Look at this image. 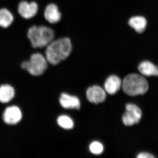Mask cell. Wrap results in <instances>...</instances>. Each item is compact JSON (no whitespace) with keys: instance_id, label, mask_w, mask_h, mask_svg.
Listing matches in <instances>:
<instances>
[{"instance_id":"6da1fadb","label":"cell","mask_w":158,"mask_h":158,"mask_svg":"<svg viewBox=\"0 0 158 158\" xmlns=\"http://www.w3.org/2000/svg\"><path fill=\"white\" fill-rule=\"evenodd\" d=\"M72 45L70 39L67 37L54 40L46 47L44 56L51 65H56L65 60L70 55Z\"/></svg>"},{"instance_id":"7a4b0ae2","label":"cell","mask_w":158,"mask_h":158,"mask_svg":"<svg viewBox=\"0 0 158 158\" xmlns=\"http://www.w3.org/2000/svg\"><path fill=\"white\" fill-rule=\"evenodd\" d=\"M28 38L34 49H43L49 44L55 38V32L46 25H33L27 31Z\"/></svg>"},{"instance_id":"3957f363","label":"cell","mask_w":158,"mask_h":158,"mask_svg":"<svg viewBox=\"0 0 158 158\" xmlns=\"http://www.w3.org/2000/svg\"><path fill=\"white\" fill-rule=\"evenodd\" d=\"M122 88L127 95L136 96L147 93L149 89V84L145 77L141 74L131 73L123 79Z\"/></svg>"},{"instance_id":"277c9868","label":"cell","mask_w":158,"mask_h":158,"mask_svg":"<svg viewBox=\"0 0 158 158\" xmlns=\"http://www.w3.org/2000/svg\"><path fill=\"white\" fill-rule=\"evenodd\" d=\"M48 63L44 55L36 52L31 54L29 59L22 61L20 67L31 75L38 77L45 72L48 68Z\"/></svg>"},{"instance_id":"5b68a950","label":"cell","mask_w":158,"mask_h":158,"mask_svg":"<svg viewBox=\"0 0 158 158\" xmlns=\"http://www.w3.org/2000/svg\"><path fill=\"white\" fill-rule=\"evenodd\" d=\"M142 117V111L138 106L128 103L126 106V112L123 115L122 121L126 126H132L139 123Z\"/></svg>"},{"instance_id":"8992f818","label":"cell","mask_w":158,"mask_h":158,"mask_svg":"<svg viewBox=\"0 0 158 158\" xmlns=\"http://www.w3.org/2000/svg\"><path fill=\"white\" fill-rule=\"evenodd\" d=\"M18 12L21 17L26 19H30L37 15L39 11L38 3L35 1L28 2L23 0L19 3Z\"/></svg>"},{"instance_id":"52a82bcc","label":"cell","mask_w":158,"mask_h":158,"mask_svg":"<svg viewBox=\"0 0 158 158\" xmlns=\"http://www.w3.org/2000/svg\"><path fill=\"white\" fill-rule=\"evenodd\" d=\"M21 110L18 106L13 105L8 107L3 112L2 119L6 124L15 125L19 123L22 119Z\"/></svg>"},{"instance_id":"ba28073f","label":"cell","mask_w":158,"mask_h":158,"mask_svg":"<svg viewBox=\"0 0 158 158\" xmlns=\"http://www.w3.org/2000/svg\"><path fill=\"white\" fill-rule=\"evenodd\" d=\"M87 98L90 102L98 104L105 101L106 98V92L100 87L97 85L88 88L86 92Z\"/></svg>"},{"instance_id":"9c48e42d","label":"cell","mask_w":158,"mask_h":158,"mask_svg":"<svg viewBox=\"0 0 158 158\" xmlns=\"http://www.w3.org/2000/svg\"><path fill=\"white\" fill-rule=\"evenodd\" d=\"M44 17L48 23L55 24L61 19V14L56 5L50 3L47 5L44 11Z\"/></svg>"},{"instance_id":"30bf717a","label":"cell","mask_w":158,"mask_h":158,"mask_svg":"<svg viewBox=\"0 0 158 158\" xmlns=\"http://www.w3.org/2000/svg\"><path fill=\"white\" fill-rule=\"evenodd\" d=\"M59 102L61 106L64 109L79 110L81 106L80 100L77 97L66 93L61 94L59 98Z\"/></svg>"},{"instance_id":"8fae6325","label":"cell","mask_w":158,"mask_h":158,"mask_svg":"<svg viewBox=\"0 0 158 158\" xmlns=\"http://www.w3.org/2000/svg\"><path fill=\"white\" fill-rule=\"evenodd\" d=\"M141 74L145 77H158V67L148 61L141 62L138 66Z\"/></svg>"},{"instance_id":"7c38bea8","label":"cell","mask_w":158,"mask_h":158,"mask_svg":"<svg viewBox=\"0 0 158 158\" xmlns=\"http://www.w3.org/2000/svg\"><path fill=\"white\" fill-rule=\"evenodd\" d=\"M122 81L120 78L117 76L112 75L109 77L105 83V89L109 94L113 95L122 88Z\"/></svg>"},{"instance_id":"4fadbf2b","label":"cell","mask_w":158,"mask_h":158,"mask_svg":"<svg viewBox=\"0 0 158 158\" xmlns=\"http://www.w3.org/2000/svg\"><path fill=\"white\" fill-rule=\"evenodd\" d=\"M15 90L11 85L4 84L0 86V102L8 103L14 98Z\"/></svg>"},{"instance_id":"5bb4252c","label":"cell","mask_w":158,"mask_h":158,"mask_svg":"<svg viewBox=\"0 0 158 158\" xmlns=\"http://www.w3.org/2000/svg\"><path fill=\"white\" fill-rule=\"evenodd\" d=\"M129 25L134 29L136 32L141 34L145 31L147 26L146 19L141 16H134L129 20Z\"/></svg>"},{"instance_id":"9a60e30c","label":"cell","mask_w":158,"mask_h":158,"mask_svg":"<svg viewBox=\"0 0 158 158\" xmlns=\"http://www.w3.org/2000/svg\"><path fill=\"white\" fill-rule=\"evenodd\" d=\"M14 16L9 9L6 8L0 9V27L6 29L11 26Z\"/></svg>"},{"instance_id":"2e32d148","label":"cell","mask_w":158,"mask_h":158,"mask_svg":"<svg viewBox=\"0 0 158 158\" xmlns=\"http://www.w3.org/2000/svg\"><path fill=\"white\" fill-rule=\"evenodd\" d=\"M57 123L59 126L65 129H71L73 127L74 123L72 119L66 115L59 116L57 119Z\"/></svg>"},{"instance_id":"e0dca14e","label":"cell","mask_w":158,"mask_h":158,"mask_svg":"<svg viewBox=\"0 0 158 158\" xmlns=\"http://www.w3.org/2000/svg\"><path fill=\"white\" fill-rule=\"evenodd\" d=\"M103 149L102 144L98 141H94L90 144V151L94 154H101L103 151Z\"/></svg>"},{"instance_id":"ac0fdd59","label":"cell","mask_w":158,"mask_h":158,"mask_svg":"<svg viewBox=\"0 0 158 158\" xmlns=\"http://www.w3.org/2000/svg\"><path fill=\"white\" fill-rule=\"evenodd\" d=\"M137 158H155V156L150 153L146 152H141L138 153L137 156Z\"/></svg>"}]
</instances>
